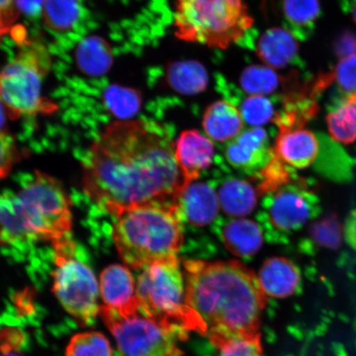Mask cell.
Here are the masks:
<instances>
[{"label":"cell","instance_id":"1","mask_svg":"<svg viewBox=\"0 0 356 356\" xmlns=\"http://www.w3.org/2000/svg\"><path fill=\"white\" fill-rule=\"evenodd\" d=\"M173 137L172 126L146 120L106 124L83 165L84 193L115 217L142 204L175 202L184 180Z\"/></svg>","mask_w":356,"mask_h":356},{"label":"cell","instance_id":"2","mask_svg":"<svg viewBox=\"0 0 356 356\" xmlns=\"http://www.w3.org/2000/svg\"><path fill=\"white\" fill-rule=\"evenodd\" d=\"M186 302L202 332L217 348L260 336L266 295L257 275L237 261H184Z\"/></svg>","mask_w":356,"mask_h":356},{"label":"cell","instance_id":"3","mask_svg":"<svg viewBox=\"0 0 356 356\" xmlns=\"http://www.w3.org/2000/svg\"><path fill=\"white\" fill-rule=\"evenodd\" d=\"M72 202L56 178L35 172L17 191L0 194V244L72 241Z\"/></svg>","mask_w":356,"mask_h":356},{"label":"cell","instance_id":"4","mask_svg":"<svg viewBox=\"0 0 356 356\" xmlns=\"http://www.w3.org/2000/svg\"><path fill=\"white\" fill-rule=\"evenodd\" d=\"M115 218L111 236L120 257L131 268L145 269L177 257L184 226L175 202L142 204Z\"/></svg>","mask_w":356,"mask_h":356},{"label":"cell","instance_id":"5","mask_svg":"<svg viewBox=\"0 0 356 356\" xmlns=\"http://www.w3.org/2000/svg\"><path fill=\"white\" fill-rule=\"evenodd\" d=\"M253 22L244 0H177L173 26L181 41L225 50Z\"/></svg>","mask_w":356,"mask_h":356},{"label":"cell","instance_id":"6","mask_svg":"<svg viewBox=\"0 0 356 356\" xmlns=\"http://www.w3.org/2000/svg\"><path fill=\"white\" fill-rule=\"evenodd\" d=\"M99 314L113 334L120 356H181L179 342L188 338V330L151 317L139 308L118 310L100 306Z\"/></svg>","mask_w":356,"mask_h":356},{"label":"cell","instance_id":"7","mask_svg":"<svg viewBox=\"0 0 356 356\" xmlns=\"http://www.w3.org/2000/svg\"><path fill=\"white\" fill-rule=\"evenodd\" d=\"M51 65L47 49L26 44L0 71V101L8 117L54 113L57 106L42 95V82Z\"/></svg>","mask_w":356,"mask_h":356},{"label":"cell","instance_id":"8","mask_svg":"<svg viewBox=\"0 0 356 356\" xmlns=\"http://www.w3.org/2000/svg\"><path fill=\"white\" fill-rule=\"evenodd\" d=\"M140 308L155 318L200 334V323L186 305L184 273L178 257L145 267L136 283Z\"/></svg>","mask_w":356,"mask_h":356},{"label":"cell","instance_id":"9","mask_svg":"<svg viewBox=\"0 0 356 356\" xmlns=\"http://www.w3.org/2000/svg\"><path fill=\"white\" fill-rule=\"evenodd\" d=\"M74 243L54 248L53 292L63 308L88 326L99 314V283L90 266L74 257Z\"/></svg>","mask_w":356,"mask_h":356},{"label":"cell","instance_id":"10","mask_svg":"<svg viewBox=\"0 0 356 356\" xmlns=\"http://www.w3.org/2000/svg\"><path fill=\"white\" fill-rule=\"evenodd\" d=\"M319 213L318 199L300 180L264 195L257 213L269 241L279 242L299 230Z\"/></svg>","mask_w":356,"mask_h":356},{"label":"cell","instance_id":"11","mask_svg":"<svg viewBox=\"0 0 356 356\" xmlns=\"http://www.w3.org/2000/svg\"><path fill=\"white\" fill-rule=\"evenodd\" d=\"M274 154L269 137L262 128H250L227 142L225 158L229 165L246 175H256Z\"/></svg>","mask_w":356,"mask_h":356},{"label":"cell","instance_id":"12","mask_svg":"<svg viewBox=\"0 0 356 356\" xmlns=\"http://www.w3.org/2000/svg\"><path fill=\"white\" fill-rule=\"evenodd\" d=\"M182 222L191 226L215 224L220 211V202L211 181L195 182L182 186L175 197Z\"/></svg>","mask_w":356,"mask_h":356},{"label":"cell","instance_id":"13","mask_svg":"<svg viewBox=\"0 0 356 356\" xmlns=\"http://www.w3.org/2000/svg\"><path fill=\"white\" fill-rule=\"evenodd\" d=\"M175 151L184 186L197 181L211 167L215 154L212 142L195 130L182 132L175 142Z\"/></svg>","mask_w":356,"mask_h":356},{"label":"cell","instance_id":"14","mask_svg":"<svg viewBox=\"0 0 356 356\" xmlns=\"http://www.w3.org/2000/svg\"><path fill=\"white\" fill-rule=\"evenodd\" d=\"M213 231H216L225 248L236 257L250 258L264 244L261 227L250 220H216Z\"/></svg>","mask_w":356,"mask_h":356},{"label":"cell","instance_id":"15","mask_svg":"<svg viewBox=\"0 0 356 356\" xmlns=\"http://www.w3.org/2000/svg\"><path fill=\"white\" fill-rule=\"evenodd\" d=\"M100 293L104 305L115 309L131 310L140 306L135 279L126 266L111 265L102 271Z\"/></svg>","mask_w":356,"mask_h":356},{"label":"cell","instance_id":"16","mask_svg":"<svg viewBox=\"0 0 356 356\" xmlns=\"http://www.w3.org/2000/svg\"><path fill=\"white\" fill-rule=\"evenodd\" d=\"M273 150L287 165L305 168L317 159L319 140L314 133L304 127L279 131Z\"/></svg>","mask_w":356,"mask_h":356},{"label":"cell","instance_id":"17","mask_svg":"<svg viewBox=\"0 0 356 356\" xmlns=\"http://www.w3.org/2000/svg\"><path fill=\"white\" fill-rule=\"evenodd\" d=\"M216 190L222 211L229 216L243 217L255 210L260 197L255 184L234 176L211 181Z\"/></svg>","mask_w":356,"mask_h":356},{"label":"cell","instance_id":"18","mask_svg":"<svg viewBox=\"0 0 356 356\" xmlns=\"http://www.w3.org/2000/svg\"><path fill=\"white\" fill-rule=\"evenodd\" d=\"M257 277L266 296L277 299L293 296L301 283L299 267L286 257L267 259Z\"/></svg>","mask_w":356,"mask_h":356},{"label":"cell","instance_id":"19","mask_svg":"<svg viewBox=\"0 0 356 356\" xmlns=\"http://www.w3.org/2000/svg\"><path fill=\"white\" fill-rule=\"evenodd\" d=\"M256 52L264 65L274 70L291 63L299 53L296 35L283 28L267 30L258 40Z\"/></svg>","mask_w":356,"mask_h":356},{"label":"cell","instance_id":"20","mask_svg":"<svg viewBox=\"0 0 356 356\" xmlns=\"http://www.w3.org/2000/svg\"><path fill=\"white\" fill-rule=\"evenodd\" d=\"M243 119L232 102L220 100L209 106L203 117L207 135L218 142H229L242 132Z\"/></svg>","mask_w":356,"mask_h":356},{"label":"cell","instance_id":"21","mask_svg":"<svg viewBox=\"0 0 356 356\" xmlns=\"http://www.w3.org/2000/svg\"><path fill=\"white\" fill-rule=\"evenodd\" d=\"M166 82L173 91L184 95H195L206 90L207 70L195 60L175 61L166 68Z\"/></svg>","mask_w":356,"mask_h":356},{"label":"cell","instance_id":"22","mask_svg":"<svg viewBox=\"0 0 356 356\" xmlns=\"http://www.w3.org/2000/svg\"><path fill=\"white\" fill-rule=\"evenodd\" d=\"M319 152L316 159V169L323 175L337 181L349 180L353 165L348 155L335 142L323 136L318 139Z\"/></svg>","mask_w":356,"mask_h":356},{"label":"cell","instance_id":"23","mask_svg":"<svg viewBox=\"0 0 356 356\" xmlns=\"http://www.w3.org/2000/svg\"><path fill=\"white\" fill-rule=\"evenodd\" d=\"M76 59L82 72L101 76L108 72L113 64V52L104 39L90 37L79 43Z\"/></svg>","mask_w":356,"mask_h":356},{"label":"cell","instance_id":"24","mask_svg":"<svg viewBox=\"0 0 356 356\" xmlns=\"http://www.w3.org/2000/svg\"><path fill=\"white\" fill-rule=\"evenodd\" d=\"M327 123L333 140L344 145L356 140V93L341 101L327 115Z\"/></svg>","mask_w":356,"mask_h":356},{"label":"cell","instance_id":"25","mask_svg":"<svg viewBox=\"0 0 356 356\" xmlns=\"http://www.w3.org/2000/svg\"><path fill=\"white\" fill-rule=\"evenodd\" d=\"M43 15L48 26L56 32L73 29L82 17L79 0H44Z\"/></svg>","mask_w":356,"mask_h":356},{"label":"cell","instance_id":"26","mask_svg":"<svg viewBox=\"0 0 356 356\" xmlns=\"http://www.w3.org/2000/svg\"><path fill=\"white\" fill-rule=\"evenodd\" d=\"M239 83L248 95L266 96L277 90L280 79L274 69L265 65H254L244 69Z\"/></svg>","mask_w":356,"mask_h":356},{"label":"cell","instance_id":"27","mask_svg":"<svg viewBox=\"0 0 356 356\" xmlns=\"http://www.w3.org/2000/svg\"><path fill=\"white\" fill-rule=\"evenodd\" d=\"M253 181L261 195H266L282 188L284 185L296 181V175L291 166L284 163L275 153L268 163L253 176Z\"/></svg>","mask_w":356,"mask_h":356},{"label":"cell","instance_id":"28","mask_svg":"<svg viewBox=\"0 0 356 356\" xmlns=\"http://www.w3.org/2000/svg\"><path fill=\"white\" fill-rule=\"evenodd\" d=\"M104 101L115 117L121 120H130L139 111L142 97L135 89L113 86L106 89Z\"/></svg>","mask_w":356,"mask_h":356},{"label":"cell","instance_id":"29","mask_svg":"<svg viewBox=\"0 0 356 356\" xmlns=\"http://www.w3.org/2000/svg\"><path fill=\"white\" fill-rule=\"evenodd\" d=\"M65 356H113V350L104 334L87 332L71 338Z\"/></svg>","mask_w":356,"mask_h":356},{"label":"cell","instance_id":"30","mask_svg":"<svg viewBox=\"0 0 356 356\" xmlns=\"http://www.w3.org/2000/svg\"><path fill=\"white\" fill-rule=\"evenodd\" d=\"M284 17L292 26H313L321 12L319 0H283Z\"/></svg>","mask_w":356,"mask_h":356},{"label":"cell","instance_id":"31","mask_svg":"<svg viewBox=\"0 0 356 356\" xmlns=\"http://www.w3.org/2000/svg\"><path fill=\"white\" fill-rule=\"evenodd\" d=\"M238 109L243 121L253 127L262 126L277 115L273 102L266 96L250 95L243 101Z\"/></svg>","mask_w":356,"mask_h":356},{"label":"cell","instance_id":"32","mask_svg":"<svg viewBox=\"0 0 356 356\" xmlns=\"http://www.w3.org/2000/svg\"><path fill=\"white\" fill-rule=\"evenodd\" d=\"M309 237L318 246L337 249L342 238L341 222L336 216H328L310 226Z\"/></svg>","mask_w":356,"mask_h":356},{"label":"cell","instance_id":"33","mask_svg":"<svg viewBox=\"0 0 356 356\" xmlns=\"http://www.w3.org/2000/svg\"><path fill=\"white\" fill-rule=\"evenodd\" d=\"M219 356H262L261 335L225 342L217 347Z\"/></svg>","mask_w":356,"mask_h":356},{"label":"cell","instance_id":"34","mask_svg":"<svg viewBox=\"0 0 356 356\" xmlns=\"http://www.w3.org/2000/svg\"><path fill=\"white\" fill-rule=\"evenodd\" d=\"M22 153L13 137L0 131V180L10 175L13 166L20 161Z\"/></svg>","mask_w":356,"mask_h":356},{"label":"cell","instance_id":"35","mask_svg":"<svg viewBox=\"0 0 356 356\" xmlns=\"http://www.w3.org/2000/svg\"><path fill=\"white\" fill-rule=\"evenodd\" d=\"M333 78L342 91L356 93V54L343 58L337 64Z\"/></svg>","mask_w":356,"mask_h":356},{"label":"cell","instance_id":"36","mask_svg":"<svg viewBox=\"0 0 356 356\" xmlns=\"http://www.w3.org/2000/svg\"><path fill=\"white\" fill-rule=\"evenodd\" d=\"M44 0H15L13 4L15 13L29 17H35L43 13Z\"/></svg>","mask_w":356,"mask_h":356},{"label":"cell","instance_id":"37","mask_svg":"<svg viewBox=\"0 0 356 356\" xmlns=\"http://www.w3.org/2000/svg\"><path fill=\"white\" fill-rule=\"evenodd\" d=\"M337 55L343 59L356 54V37L353 33H346L337 40L335 44Z\"/></svg>","mask_w":356,"mask_h":356},{"label":"cell","instance_id":"38","mask_svg":"<svg viewBox=\"0 0 356 356\" xmlns=\"http://www.w3.org/2000/svg\"><path fill=\"white\" fill-rule=\"evenodd\" d=\"M344 234L347 243L356 252V210L351 212L347 218Z\"/></svg>","mask_w":356,"mask_h":356},{"label":"cell","instance_id":"39","mask_svg":"<svg viewBox=\"0 0 356 356\" xmlns=\"http://www.w3.org/2000/svg\"><path fill=\"white\" fill-rule=\"evenodd\" d=\"M15 0H0V17L8 26V22L13 19L15 13L13 11V4Z\"/></svg>","mask_w":356,"mask_h":356},{"label":"cell","instance_id":"40","mask_svg":"<svg viewBox=\"0 0 356 356\" xmlns=\"http://www.w3.org/2000/svg\"><path fill=\"white\" fill-rule=\"evenodd\" d=\"M0 350H1L0 356H22L20 353H17L15 350H13L10 345L3 344Z\"/></svg>","mask_w":356,"mask_h":356},{"label":"cell","instance_id":"41","mask_svg":"<svg viewBox=\"0 0 356 356\" xmlns=\"http://www.w3.org/2000/svg\"><path fill=\"white\" fill-rule=\"evenodd\" d=\"M7 111L1 101H0V131H2V127L3 126L4 122H6V118L7 115Z\"/></svg>","mask_w":356,"mask_h":356},{"label":"cell","instance_id":"42","mask_svg":"<svg viewBox=\"0 0 356 356\" xmlns=\"http://www.w3.org/2000/svg\"><path fill=\"white\" fill-rule=\"evenodd\" d=\"M7 32V26L3 20L1 19V17H0V38L2 37V35L3 33H6Z\"/></svg>","mask_w":356,"mask_h":356},{"label":"cell","instance_id":"43","mask_svg":"<svg viewBox=\"0 0 356 356\" xmlns=\"http://www.w3.org/2000/svg\"><path fill=\"white\" fill-rule=\"evenodd\" d=\"M351 15H353V20L356 24V0L353 3V8H351Z\"/></svg>","mask_w":356,"mask_h":356}]
</instances>
